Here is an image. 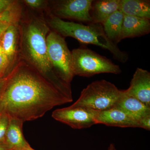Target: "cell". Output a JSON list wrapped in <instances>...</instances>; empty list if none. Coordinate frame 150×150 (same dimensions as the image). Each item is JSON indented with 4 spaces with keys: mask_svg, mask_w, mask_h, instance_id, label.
<instances>
[{
    "mask_svg": "<svg viewBox=\"0 0 150 150\" xmlns=\"http://www.w3.org/2000/svg\"><path fill=\"white\" fill-rule=\"evenodd\" d=\"M72 101L73 98L18 54L4 77L0 91V114L24 123Z\"/></svg>",
    "mask_w": 150,
    "mask_h": 150,
    "instance_id": "6da1fadb",
    "label": "cell"
},
{
    "mask_svg": "<svg viewBox=\"0 0 150 150\" xmlns=\"http://www.w3.org/2000/svg\"><path fill=\"white\" fill-rule=\"evenodd\" d=\"M95 120L96 124L121 128H139L137 121L116 107L103 111H95Z\"/></svg>",
    "mask_w": 150,
    "mask_h": 150,
    "instance_id": "30bf717a",
    "label": "cell"
},
{
    "mask_svg": "<svg viewBox=\"0 0 150 150\" xmlns=\"http://www.w3.org/2000/svg\"><path fill=\"white\" fill-rule=\"evenodd\" d=\"M4 78H0V91L2 87L3 83H4Z\"/></svg>",
    "mask_w": 150,
    "mask_h": 150,
    "instance_id": "4316f807",
    "label": "cell"
},
{
    "mask_svg": "<svg viewBox=\"0 0 150 150\" xmlns=\"http://www.w3.org/2000/svg\"><path fill=\"white\" fill-rule=\"evenodd\" d=\"M18 25H10L3 33L0 40V45L8 58L11 68L18 56L19 30Z\"/></svg>",
    "mask_w": 150,
    "mask_h": 150,
    "instance_id": "7c38bea8",
    "label": "cell"
},
{
    "mask_svg": "<svg viewBox=\"0 0 150 150\" xmlns=\"http://www.w3.org/2000/svg\"><path fill=\"white\" fill-rule=\"evenodd\" d=\"M46 43L48 57L54 71L62 80L71 84L74 76L71 52L64 38L51 30L46 37Z\"/></svg>",
    "mask_w": 150,
    "mask_h": 150,
    "instance_id": "8992f818",
    "label": "cell"
},
{
    "mask_svg": "<svg viewBox=\"0 0 150 150\" xmlns=\"http://www.w3.org/2000/svg\"><path fill=\"white\" fill-rule=\"evenodd\" d=\"M9 118L5 114H0V142H5Z\"/></svg>",
    "mask_w": 150,
    "mask_h": 150,
    "instance_id": "ffe728a7",
    "label": "cell"
},
{
    "mask_svg": "<svg viewBox=\"0 0 150 150\" xmlns=\"http://www.w3.org/2000/svg\"><path fill=\"white\" fill-rule=\"evenodd\" d=\"M107 150H118L116 149L115 145L113 144H110Z\"/></svg>",
    "mask_w": 150,
    "mask_h": 150,
    "instance_id": "484cf974",
    "label": "cell"
},
{
    "mask_svg": "<svg viewBox=\"0 0 150 150\" xmlns=\"http://www.w3.org/2000/svg\"><path fill=\"white\" fill-rule=\"evenodd\" d=\"M93 0L55 1L51 13L61 19H69L92 23L91 15Z\"/></svg>",
    "mask_w": 150,
    "mask_h": 150,
    "instance_id": "52a82bcc",
    "label": "cell"
},
{
    "mask_svg": "<svg viewBox=\"0 0 150 150\" xmlns=\"http://www.w3.org/2000/svg\"><path fill=\"white\" fill-rule=\"evenodd\" d=\"M120 0H99L93 2L91 15L93 23H102L112 14L119 10Z\"/></svg>",
    "mask_w": 150,
    "mask_h": 150,
    "instance_id": "5bb4252c",
    "label": "cell"
},
{
    "mask_svg": "<svg viewBox=\"0 0 150 150\" xmlns=\"http://www.w3.org/2000/svg\"><path fill=\"white\" fill-rule=\"evenodd\" d=\"M114 107L123 110L138 123L141 118L150 113V106L128 95L125 90H123L122 95Z\"/></svg>",
    "mask_w": 150,
    "mask_h": 150,
    "instance_id": "8fae6325",
    "label": "cell"
},
{
    "mask_svg": "<svg viewBox=\"0 0 150 150\" xmlns=\"http://www.w3.org/2000/svg\"><path fill=\"white\" fill-rule=\"evenodd\" d=\"M10 24V23H7L0 22V40L3 33Z\"/></svg>",
    "mask_w": 150,
    "mask_h": 150,
    "instance_id": "cb8c5ba5",
    "label": "cell"
},
{
    "mask_svg": "<svg viewBox=\"0 0 150 150\" xmlns=\"http://www.w3.org/2000/svg\"><path fill=\"white\" fill-rule=\"evenodd\" d=\"M23 123L18 120L9 119L5 142L14 150H22L29 145L23 133Z\"/></svg>",
    "mask_w": 150,
    "mask_h": 150,
    "instance_id": "9a60e30c",
    "label": "cell"
},
{
    "mask_svg": "<svg viewBox=\"0 0 150 150\" xmlns=\"http://www.w3.org/2000/svg\"><path fill=\"white\" fill-rule=\"evenodd\" d=\"M122 93L123 90L108 81H95L83 90L80 96L72 105L94 111L107 110L115 107Z\"/></svg>",
    "mask_w": 150,
    "mask_h": 150,
    "instance_id": "277c9868",
    "label": "cell"
},
{
    "mask_svg": "<svg viewBox=\"0 0 150 150\" xmlns=\"http://www.w3.org/2000/svg\"><path fill=\"white\" fill-rule=\"evenodd\" d=\"M150 32L149 19L131 16L124 15L122 39L139 37Z\"/></svg>",
    "mask_w": 150,
    "mask_h": 150,
    "instance_id": "4fadbf2b",
    "label": "cell"
},
{
    "mask_svg": "<svg viewBox=\"0 0 150 150\" xmlns=\"http://www.w3.org/2000/svg\"><path fill=\"white\" fill-rule=\"evenodd\" d=\"M21 16V8L18 4L17 2H16L11 7L0 13V22L18 24Z\"/></svg>",
    "mask_w": 150,
    "mask_h": 150,
    "instance_id": "ac0fdd59",
    "label": "cell"
},
{
    "mask_svg": "<svg viewBox=\"0 0 150 150\" xmlns=\"http://www.w3.org/2000/svg\"><path fill=\"white\" fill-rule=\"evenodd\" d=\"M52 117L74 129H87L96 124L94 110L72 105L69 107L54 110Z\"/></svg>",
    "mask_w": 150,
    "mask_h": 150,
    "instance_id": "ba28073f",
    "label": "cell"
},
{
    "mask_svg": "<svg viewBox=\"0 0 150 150\" xmlns=\"http://www.w3.org/2000/svg\"><path fill=\"white\" fill-rule=\"evenodd\" d=\"M48 15L45 19L48 26L51 30L63 37L73 38L81 43L92 44L106 49L112 54L114 59L121 63H126L129 59L127 53L121 51L108 38L102 25L91 23L86 25L65 21L51 13Z\"/></svg>",
    "mask_w": 150,
    "mask_h": 150,
    "instance_id": "3957f363",
    "label": "cell"
},
{
    "mask_svg": "<svg viewBox=\"0 0 150 150\" xmlns=\"http://www.w3.org/2000/svg\"><path fill=\"white\" fill-rule=\"evenodd\" d=\"M119 10L124 15L150 19L149 1L120 0Z\"/></svg>",
    "mask_w": 150,
    "mask_h": 150,
    "instance_id": "e0dca14e",
    "label": "cell"
},
{
    "mask_svg": "<svg viewBox=\"0 0 150 150\" xmlns=\"http://www.w3.org/2000/svg\"><path fill=\"white\" fill-rule=\"evenodd\" d=\"M19 54L39 72L53 81L68 95L71 84L62 80L54 71L48 56L46 37L51 30L45 19L29 15L20 21Z\"/></svg>",
    "mask_w": 150,
    "mask_h": 150,
    "instance_id": "7a4b0ae2",
    "label": "cell"
},
{
    "mask_svg": "<svg viewBox=\"0 0 150 150\" xmlns=\"http://www.w3.org/2000/svg\"><path fill=\"white\" fill-rule=\"evenodd\" d=\"M71 55L74 76L89 77L104 73L118 74L121 72L119 66L88 48L73 49Z\"/></svg>",
    "mask_w": 150,
    "mask_h": 150,
    "instance_id": "5b68a950",
    "label": "cell"
},
{
    "mask_svg": "<svg viewBox=\"0 0 150 150\" xmlns=\"http://www.w3.org/2000/svg\"><path fill=\"white\" fill-rule=\"evenodd\" d=\"M126 93L150 106V73L137 68L131 79Z\"/></svg>",
    "mask_w": 150,
    "mask_h": 150,
    "instance_id": "9c48e42d",
    "label": "cell"
},
{
    "mask_svg": "<svg viewBox=\"0 0 150 150\" xmlns=\"http://www.w3.org/2000/svg\"><path fill=\"white\" fill-rule=\"evenodd\" d=\"M123 18L124 15L119 10L112 14L102 23L103 31L105 35L116 45L122 40Z\"/></svg>",
    "mask_w": 150,
    "mask_h": 150,
    "instance_id": "2e32d148",
    "label": "cell"
},
{
    "mask_svg": "<svg viewBox=\"0 0 150 150\" xmlns=\"http://www.w3.org/2000/svg\"><path fill=\"white\" fill-rule=\"evenodd\" d=\"M139 128L146 129L148 131L150 130V113L145 115L138 121Z\"/></svg>",
    "mask_w": 150,
    "mask_h": 150,
    "instance_id": "7402d4cb",
    "label": "cell"
},
{
    "mask_svg": "<svg viewBox=\"0 0 150 150\" xmlns=\"http://www.w3.org/2000/svg\"><path fill=\"white\" fill-rule=\"evenodd\" d=\"M11 69L8 58L0 45V78L4 77Z\"/></svg>",
    "mask_w": 150,
    "mask_h": 150,
    "instance_id": "d6986e66",
    "label": "cell"
},
{
    "mask_svg": "<svg viewBox=\"0 0 150 150\" xmlns=\"http://www.w3.org/2000/svg\"><path fill=\"white\" fill-rule=\"evenodd\" d=\"M23 2L31 8L38 9L43 7L45 1L42 0H25Z\"/></svg>",
    "mask_w": 150,
    "mask_h": 150,
    "instance_id": "44dd1931",
    "label": "cell"
},
{
    "mask_svg": "<svg viewBox=\"0 0 150 150\" xmlns=\"http://www.w3.org/2000/svg\"><path fill=\"white\" fill-rule=\"evenodd\" d=\"M16 2L11 0H0V13L11 7Z\"/></svg>",
    "mask_w": 150,
    "mask_h": 150,
    "instance_id": "603a6c76",
    "label": "cell"
},
{
    "mask_svg": "<svg viewBox=\"0 0 150 150\" xmlns=\"http://www.w3.org/2000/svg\"><path fill=\"white\" fill-rule=\"evenodd\" d=\"M0 150H14L11 149L5 142H0Z\"/></svg>",
    "mask_w": 150,
    "mask_h": 150,
    "instance_id": "d4e9b609",
    "label": "cell"
},
{
    "mask_svg": "<svg viewBox=\"0 0 150 150\" xmlns=\"http://www.w3.org/2000/svg\"><path fill=\"white\" fill-rule=\"evenodd\" d=\"M22 150H35L33 149H32L31 147L30 146V145H28V146L26 147L24 149H23Z\"/></svg>",
    "mask_w": 150,
    "mask_h": 150,
    "instance_id": "83f0119b",
    "label": "cell"
}]
</instances>
